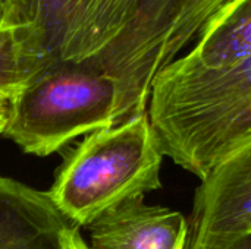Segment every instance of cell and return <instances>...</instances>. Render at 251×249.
I'll list each match as a JSON object with an SVG mask.
<instances>
[{
	"instance_id": "8",
	"label": "cell",
	"mask_w": 251,
	"mask_h": 249,
	"mask_svg": "<svg viewBox=\"0 0 251 249\" xmlns=\"http://www.w3.org/2000/svg\"><path fill=\"white\" fill-rule=\"evenodd\" d=\"M184 60L222 68L251 56V0H231L204 25Z\"/></svg>"
},
{
	"instance_id": "1",
	"label": "cell",
	"mask_w": 251,
	"mask_h": 249,
	"mask_svg": "<svg viewBox=\"0 0 251 249\" xmlns=\"http://www.w3.org/2000/svg\"><path fill=\"white\" fill-rule=\"evenodd\" d=\"M147 116L163 157L201 181L251 141V56L222 68L176 57L156 76Z\"/></svg>"
},
{
	"instance_id": "3",
	"label": "cell",
	"mask_w": 251,
	"mask_h": 249,
	"mask_svg": "<svg viewBox=\"0 0 251 249\" xmlns=\"http://www.w3.org/2000/svg\"><path fill=\"white\" fill-rule=\"evenodd\" d=\"M190 0H141L121 38L104 53L88 59L113 78L121 90L128 120L147 112L156 76L169 65L171 34Z\"/></svg>"
},
{
	"instance_id": "7",
	"label": "cell",
	"mask_w": 251,
	"mask_h": 249,
	"mask_svg": "<svg viewBox=\"0 0 251 249\" xmlns=\"http://www.w3.org/2000/svg\"><path fill=\"white\" fill-rule=\"evenodd\" d=\"M140 1L71 0L54 62H84L104 53L128 29Z\"/></svg>"
},
{
	"instance_id": "11",
	"label": "cell",
	"mask_w": 251,
	"mask_h": 249,
	"mask_svg": "<svg viewBox=\"0 0 251 249\" xmlns=\"http://www.w3.org/2000/svg\"><path fill=\"white\" fill-rule=\"evenodd\" d=\"M69 3L71 0H29L31 23L41 34L51 62L57 56Z\"/></svg>"
},
{
	"instance_id": "9",
	"label": "cell",
	"mask_w": 251,
	"mask_h": 249,
	"mask_svg": "<svg viewBox=\"0 0 251 249\" xmlns=\"http://www.w3.org/2000/svg\"><path fill=\"white\" fill-rule=\"evenodd\" d=\"M51 56L34 25L0 29V92L15 98Z\"/></svg>"
},
{
	"instance_id": "14",
	"label": "cell",
	"mask_w": 251,
	"mask_h": 249,
	"mask_svg": "<svg viewBox=\"0 0 251 249\" xmlns=\"http://www.w3.org/2000/svg\"><path fill=\"white\" fill-rule=\"evenodd\" d=\"M12 97L0 92V135L6 132L12 117Z\"/></svg>"
},
{
	"instance_id": "10",
	"label": "cell",
	"mask_w": 251,
	"mask_h": 249,
	"mask_svg": "<svg viewBox=\"0 0 251 249\" xmlns=\"http://www.w3.org/2000/svg\"><path fill=\"white\" fill-rule=\"evenodd\" d=\"M231 0H190L178 19L168 44L169 65L191 43H194L209 19Z\"/></svg>"
},
{
	"instance_id": "5",
	"label": "cell",
	"mask_w": 251,
	"mask_h": 249,
	"mask_svg": "<svg viewBox=\"0 0 251 249\" xmlns=\"http://www.w3.org/2000/svg\"><path fill=\"white\" fill-rule=\"evenodd\" d=\"M90 249H185L188 223L175 210L128 201L94 220Z\"/></svg>"
},
{
	"instance_id": "4",
	"label": "cell",
	"mask_w": 251,
	"mask_h": 249,
	"mask_svg": "<svg viewBox=\"0 0 251 249\" xmlns=\"http://www.w3.org/2000/svg\"><path fill=\"white\" fill-rule=\"evenodd\" d=\"M187 223L185 249H229L251 235V141L200 181Z\"/></svg>"
},
{
	"instance_id": "15",
	"label": "cell",
	"mask_w": 251,
	"mask_h": 249,
	"mask_svg": "<svg viewBox=\"0 0 251 249\" xmlns=\"http://www.w3.org/2000/svg\"><path fill=\"white\" fill-rule=\"evenodd\" d=\"M229 249H251V235L246 236L241 241H238L237 244H234Z\"/></svg>"
},
{
	"instance_id": "12",
	"label": "cell",
	"mask_w": 251,
	"mask_h": 249,
	"mask_svg": "<svg viewBox=\"0 0 251 249\" xmlns=\"http://www.w3.org/2000/svg\"><path fill=\"white\" fill-rule=\"evenodd\" d=\"M32 25L29 0H0V29Z\"/></svg>"
},
{
	"instance_id": "13",
	"label": "cell",
	"mask_w": 251,
	"mask_h": 249,
	"mask_svg": "<svg viewBox=\"0 0 251 249\" xmlns=\"http://www.w3.org/2000/svg\"><path fill=\"white\" fill-rule=\"evenodd\" d=\"M63 249H90V247L79 235L78 227L72 226L63 235Z\"/></svg>"
},
{
	"instance_id": "2",
	"label": "cell",
	"mask_w": 251,
	"mask_h": 249,
	"mask_svg": "<svg viewBox=\"0 0 251 249\" xmlns=\"http://www.w3.org/2000/svg\"><path fill=\"white\" fill-rule=\"evenodd\" d=\"M163 154L147 112L88 134L62 166L49 197L76 227L160 189Z\"/></svg>"
},
{
	"instance_id": "6",
	"label": "cell",
	"mask_w": 251,
	"mask_h": 249,
	"mask_svg": "<svg viewBox=\"0 0 251 249\" xmlns=\"http://www.w3.org/2000/svg\"><path fill=\"white\" fill-rule=\"evenodd\" d=\"M72 226L49 192L0 176V249H63Z\"/></svg>"
}]
</instances>
